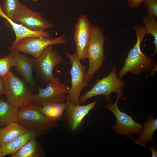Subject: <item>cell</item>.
Segmentation results:
<instances>
[{
  "instance_id": "cell-11",
  "label": "cell",
  "mask_w": 157,
  "mask_h": 157,
  "mask_svg": "<svg viewBox=\"0 0 157 157\" xmlns=\"http://www.w3.org/2000/svg\"><path fill=\"white\" fill-rule=\"evenodd\" d=\"M13 21L20 22L27 29L32 31L42 32L53 27V24L46 20L40 13L33 11L21 3Z\"/></svg>"
},
{
  "instance_id": "cell-26",
  "label": "cell",
  "mask_w": 157,
  "mask_h": 157,
  "mask_svg": "<svg viewBox=\"0 0 157 157\" xmlns=\"http://www.w3.org/2000/svg\"><path fill=\"white\" fill-rule=\"evenodd\" d=\"M5 88L2 78L0 77V95L3 94H5Z\"/></svg>"
},
{
  "instance_id": "cell-25",
  "label": "cell",
  "mask_w": 157,
  "mask_h": 157,
  "mask_svg": "<svg viewBox=\"0 0 157 157\" xmlns=\"http://www.w3.org/2000/svg\"><path fill=\"white\" fill-rule=\"evenodd\" d=\"M144 0H127V6L130 9L137 8Z\"/></svg>"
},
{
  "instance_id": "cell-20",
  "label": "cell",
  "mask_w": 157,
  "mask_h": 157,
  "mask_svg": "<svg viewBox=\"0 0 157 157\" xmlns=\"http://www.w3.org/2000/svg\"><path fill=\"white\" fill-rule=\"evenodd\" d=\"M66 107V102L42 107L38 105V109L44 115L50 120L56 122L62 119Z\"/></svg>"
},
{
  "instance_id": "cell-8",
  "label": "cell",
  "mask_w": 157,
  "mask_h": 157,
  "mask_svg": "<svg viewBox=\"0 0 157 157\" xmlns=\"http://www.w3.org/2000/svg\"><path fill=\"white\" fill-rule=\"evenodd\" d=\"M65 56L70 60L72 67L70 71L71 76V88L67 92L70 101L75 105L80 104L79 99L82 90L89 85L84 78L86 73V66L81 64L76 52L72 54L66 51Z\"/></svg>"
},
{
  "instance_id": "cell-28",
  "label": "cell",
  "mask_w": 157,
  "mask_h": 157,
  "mask_svg": "<svg viewBox=\"0 0 157 157\" xmlns=\"http://www.w3.org/2000/svg\"><path fill=\"white\" fill-rule=\"evenodd\" d=\"M1 145L0 144V157H1Z\"/></svg>"
},
{
  "instance_id": "cell-21",
  "label": "cell",
  "mask_w": 157,
  "mask_h": 157,
  "mask_svg": "<svg viewBox=\"0 0 157 157\" xmlns=\"http://www.w3.org/2000/svg\"><path fill=\"white\" fill-rule=\"evenodd\" d=\"M21 4L19 0H3L1 6L0 4V16L5 20L10 19L13 21Z\"/></svg>"
},
{
  "instance_id": "cell-12",
  "label": "cell",
  "mask_w": 157,
  "mask_h": 157,
  "mask_svg": "<svg viewBox=\"0 0 157 157\" xmlns=\"http://www.w3.org/2000/svg\"><path fill=\"white\" fill-rule=\"evenodd\" d=\"M92 26L87 17L84 15L80 16L75 25L74 39L76 45V52L81 60L87 58Z\"/></svg>"
},
{
  "instance_id": "cell-18",
  "label": "cell",
  "mask_w": 157,
  "mask_h": 157,
  "mask_svg": "<svg viewBox=\"0 0 157 157\" xmlns=\"http://www.w3.org/2000/svg\"><path fill=\"white\" fill-rule=\"evenodd\" d=\"M29 130L17 122H14L0 128V144L8 142Z\"/></svg>"
},
{
  "instance_id": "cell-9",
  "label": "cell",
  "mask_w": 157,
  "mask_h": 157,
  "mask_svg": "<svg viewBox=\"0 0 157 157\" xmlns=\"http://www.w3.org/2000/svg\"><path fill=\"white\" fill-rule=\"evenodd\" d=\"M52 46L46 48L39 57L33 58L34 69L39 76L47 83L54 77V68L63 61L57 51L53 49Z\"/></svg>"
},
{
  "instance_id": "cell-17",
  "label": "cell",
  "mask_w": 157,
  "mask_h": 157,
  "mask_svg": "<svg viewBox=\"0 0 157 157\" xmlns=\"http://www.w3.org/2000/svg\"><path fill=\"white\" fill-rule=\"evenodd\" d=\"M153 115H150L147 121L144 124L142 132L136 140H133L136 144L147 147L146 144L149 142H154L153 135L157 129V119H154Z\"/></svg>"
},
{
  "instance_id": "cell-29",
  "label": "cell",
  "mask_w": 157,
  "mask_h": 157,
  "mask_svg": "<svg viewBox=\"0 0 157 157\" xmlns=\"http://www.w3.org/2000/svg\"><path fill=\"white\" fill-rule=\"evenodd\" d=\"M34 2H36L38 1V0H31Z\"/></svg>"
},
{
  "instance_id": "cell-10",
  "label": "cell",
  "mask_w": 157,
  "mask_h": 157,
  "mask_svg": "<svg viewBox=\"0 0 157 157\" xmlns=\"http://www.w3.org/2000/svg\"><path fill=\"white\" fill-rule=\"evenodd\" d=\"M119 99L117 98L114 103H108L104 107L111 111L115 117L116 123L113 128L115 133L124 135L133 140L134 139L132 134L135 133L140 135L142 132L143 127L141 124L135 122L131 116L120 111L118 106Z\"/></svg>"
},
{
  "instance_id": "cell-14",
  "label": "cell",
  "mask_w": 157,
  "mask_h": 157,
  "mask_svg": "<svg viewBox=\"0 0 157 157\" xmlns=\"http://www.w3.org/2000/svg\"><path fill=\"white\" fill-rule=\"evenodd\" d=\"M9 50L12 56L13 67H15L17 71L29 85L34 88L35 83L32 73L34 69L33 58L20 54L11 47H9Z\"/></svg>"
},
{
  "instance_id": "cell-6",
  "label": "cell",
  "mask_w": 157,
  "mask_h": 157,
  "mask_svg": "<svg viewBox=\"0 0 157 157\" xmlns=\"http://www.w3.org/2000/svg\"><path fill=\"white\" fill-rule=\"evenodd\" d=\"M65 43V35L55 38L49 36H32L14 41L10 47L17 52L29 54L34 58H36L39 57L48 46L56 44L63 45Z\"/></svg>"
},
{
  "instance_id": "cell-19",
  "label": "cell",
  "mask_w": 157,
  "mask_h": 157,
  "mask_svg": "<svg viewBox=\"0 0 157 157\" xmlns=\"http://www.w3.org/2000/svg\"><path fill=\"white\" fill-rule=\"evenodd\" d=\"M19 107L8 101L0 99V127L3 128L11 123L17 122Z\"/></svg>"
},
{
  "instance_id": "cell-7",
  "label": "cell",
  "mask_w": 157,
  "mask_h": 157,
  "mask_svg": "<svg viewBox=\"0 0 157 157\" xmlns=\"http://www.w3.org/2000/svg\"><path fill=\"white\" fill-rule=\"evenodd\" d=\"M69 88L60 82L58 77H54L44 88H40L38 94L32 95L33 103L40 106L66 101Z\"/></svg>"
},
{
  "instance_id": "cell-27",
  "label": "cell",
  "mask_w": 157,
  "mask_h": 157,
  "mask_svg": "<svg viewBox=\"0 0 157 157\" xmlns=\"http://www.w3.org/2000/svg\"><path fill=\"white\" fill-rule=\"evenodd\" d=\"M147 147L149 148L151 151L152 156V157H157V151L154 146H153L152 147L150 146L149 147L147 146Z\"/></svg>"
},
{
  "instance_id": "cell-2",
  "label": "cell",
  "mask_w": 157,
  "mask_h": 157,
  "mask_svg": "<svg viewBox=\"0 0 157 157\" xmlns=\"http://www.w3.org/2000/svg\"><path fill=\"white\" fill-rule=\"evenodd\" d=\"M105 38L102 29L97 26H92L91 38L87 52L89 65L84 78L89 83L95 73L102 68L105 59L104 44Z\"/></svg>"
},
{
  "instance_id": "cell-1",
  "label": "cell",
  "mask_w": 157,
  "mask_h": 157,
  "mask_svg": "<svg viewBox=\"0 0 157 157\" xmlns=\"http://www.w3.org/2000/svg\"><path fill=\"white\" fill-rule=\"evenodd\" d=\"M137 36V41L133 47L129 51L122 69L119 71V77L122 78L127 73L129 72L138 75L142 71L151 70L154 74L157 71V63L150 56H147L141 51V43L147 35L144 26L137 25L133 27Z\"/></svg>"
},
{
  "instance_id": "cell-23",
  "label": "cell",
  "mask_w": 157,
  "mask_h": 157,
  "mask_svg": "<svg viewBox=\"0 0 157 157\" xmlns=\"http://www.w3.org/2000/svg\"><path fill=\"white\" fill-rule=\"evenodd\" d=\"M13 66L12 56L10 53L6 56L0 59V77L2 78L10 70Z\"/></svg>"
},
{
  "instance_id": "cell-22",
  "label": "cell",
  "mask_w": 157,
  "mask_h": 157,
  "mask_svg": "<svg viewBox=\"0 0 157 157\" xmlns=\"http://www.w3.org/2000/svg\"><path fill=\"white\" fill-rule=\"evenodd\" d=\"M156 18L154 16L147 14L143 19V23L147 34H151L154 37L153 43L155 45V49L153 53L150 56H153L157 52V22Z\"/></svg>"
},
{
  "instance_id": "cell-3",
  "label": "cell",
  "mask_w": 157,
  "mask_h": 157,
  "mask_svg": "<svg viewBox=\"0 0 157 157\" xmlns=\"http://www.w3.org/2000/svg\"><path fill=\"white\" fill-rule=\"evenodd\" d=\"M116 68L113 67L110 73L101 79H97V82L93 87L85 94L80 96L79 102L83 103L87 99L94 97L104 95L105 99L108 103H110L112 99L110 94L115 92L119 99H122L124 93L122 89L126 86L125 82L118 77Z\"/></svg>"
},
{
  "instance_id": "cell-15",
  "label": "cell",
  "mask_w": 157,
  "mask_h": 157,
  "mask_svg": "<svg viewBox=\"0 0 157 157\" xmlns=\"http://www.w3.org/2000/svg\"><path fill=\"white\" fill-rule=\"evenodd\" d=\"M37 136L35 133L29 130L10 142L2 144L1 157L7 155H13L19 150L31 138Z\"/></svg>"
},
{
  "instance_id": "cell-4",
  "label": "cell",
  "mask_w": 157,
  "mask_h": 157,
  "mask_svg": "<svg viewBox=\"0 0 157 157\" xmlns=\"http://www.w3.org/2000/svg\"><path fill=\"white\" fill-rule=\"evenodd\" d=\"M17 122L35 133L38 135L48 132L58 125L44 115L38 109V105L19 108Z\"/></svg>"
},
{
  "instance_id": "cell-13",
  "label": "cell",
  "mask_w": 157,
  "mask_h": 157,
  "mask_svg": "<svg viewBox=\"0 0 157 157\" xmlns=\"http://www.w3.org/2000/svg\"><path fill=\"white\" fill-rule=\"evenodd\" d=\"M98 99L86 105H75L71 102L67 97L66 107L64 117L70 129L76 131L81 126L83 119L93 108Z\"/></svg>"
},
{
  "instance_id": "cell-16",
  "label": "cell",
  "mask_w": 157,
  "mask_h": 157,
  "mask_svg": "<svg viewBox=\"0 0 157 157\" xmlns=\"http://www.w3.org/2000/svg\"><path fill=\"white\" fill-rule=\"evenodd\" d=\"M33 137L12 157H43L45 153L41 145Z\"/></svg>"
},
{
  "instance_id": "cell-24",
  "label": "cell",
  "mask_w": 157,
  "mask_h": 157,
  "mask_svg": "<svg viewBox=\"0 0 157 157\" xmlns=\"http://www.w3.org/2000/svg\"><path fill=\"white\" fill-rule=\"evenodd\" d=\"M148 14L157 17V0H144Z\"/></svg>"
},
{
  "instance_id": "cell-5",
  "label": "cell",
  "mask_w": 157,
  "mask_h": 157,
  "mask_svg": "<svg viewBox=\"0 0 157 157\" xmlns=\"http://www.w3.org/2000/svg\"><path fill=\"white\" fill-rule=\"evenodd\" d=\"M8 102L13 105L23 107L33 105L32 93L24 82L10 70L2 78Z\"/></svg>"
}]
</instances>
